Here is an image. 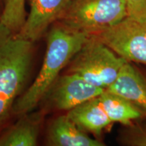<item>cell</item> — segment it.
I'll list each match as a JSON object with an SVG mask.
<instances>
[{
  "instance_id": "obj_1",
  "label": "cell",
  "mask_w": 146,
  "mask_h": 146,
  "mask_svg": "<svg viewBox=\"0 0 146 146\" xmlns=\"http://www.w3.org/2000/svg\"><path fill=\"white\" fill-rule=\"evenodd\" d=\"M88 38V35L71 31L61 25L54 27L47 35L41 70L32 85L16 100L12 112L25 115L34 109Z\"/></svg>"
},
{
  "instance_id": "obj_11",
  "label": "cell",
  "mask_w": 146,
  "mask_h": 146,
  "mask_svg": "<svg viewBox=\"0 0 146 146\" xmlns=\"http://www.w3.org/2000/svg\"><path fill=\"white\" fill-rule=\"evenodd\" d=\"M104 110L112 122L130 125L142 116V112L125 98L105 90L98 96Z\"/></svg>"
},
{
  "instance_id": "obj_10",
  "label": "cell",
  "mask_w": 146,
  "mask_h": 146,
  "mask_svg": "<svg viewBox=\"0 0 146 146\" xmlns=\"http://www.w3.org/2000/svg\"><path fill=\"white\" fill-rule=\"evenodd\" d=\"M67 115L84 131L100 135L112 123L104 110L97 97L69 110Z\"/></svg>"
},
{
  "instance_id": "obj_6",
  "label": "cell",
  "mask_w": 146,
  "mask_h": 146,
  "mask_svg": "<svg viewBox=\"0 0 146 146\" xmlns=\"http://www.w3.org/2000/svg\"><path fill=\"white\" fill-rule=\"evenodd\" d=\"M105 90L91 85L77 74L67 73L58 76L45 96H48L49 102L56 109L69 111L100 96Z\"/></svg>"
},
{
  "instance_id": "obj_4",
  "label": "cell",
  "mask_w": 146,
  "mask_h": 146,
  "mask_svg": "<svg viewBox=\"0 0 146 146\" xmlns=\"http://www.w3.org/2000/svg\"><path fill=\"white\" fill-rule=\"evenodd\" d=\"M126 62L105 44L89 36L69 62L68 73L77 74L91 85L106 89Z\"/></svg>"
},
{
  "instance_id": "obj_12",
  "label": "cell",
  "mask_w": 146,
  "mask_h": 146,
  "mask_svg": "<svg viewBox=\"0 0 146 146\" xmlns=\"http://www.w3.org/2000/svg\"><path fill=\"white\" fill-rule=\"evenodd\" d=\"M39 120L24 117L0 137V146H35L37 144Z\"/></svg>"
},
{
  "instance_id": "obj_3",
  "label": "cell",
  "mask_w": 146,
  "mask_h": 146,
  "mask_svg": "<svg viewBox=\"0 0 146 146\" xmlns=\"http://www.w3.org/2000/svg\"><path fill=\"white\" fill-rule=\"evenodd\" d=\"M127 16L125 0H72L59 21L69 31L89 36L114 26Z\"/></svg>"
},
{
  "instance_id": "obj_7",
  "label": "cell",
  "mask_w": 146,
  "mask_h": 146,
  "mask_svg": "<svg viewBox=\"0 0 146 146\" xmlns=\"http://www.w3.org/2000/svg\"><path fill=\"white\" fill-rule=\"evenodd\" d=\"M72 0H30V12L17 33L34 42L46 32L55 21H59Z\"/></svg>"
},
{
  "instance_id": "obj_2",
  "label": "cell",
  "mask_w": 146,
  "mask_h": 146,
  "mask_svg": "<svg viewBox=\"0 0 146 146\" xmlns=\"http://www.w3.org/2000/svg\"><path fill=\"white\" fill-rule=\"evenodd\" d=\"M33 42L25 39L0 18V125L21 96L30 71Z\"/></svg>"
},
{
  "instance_id": "obj_13",
  "label": "cell",
  "mask_w": 146,
  "mask_h": 146,
  "mask_svg": "<svg viewBox=\"0 0 146 146\" xmlns=\"http://www.w3.org/2000/svg\"><path fill=\"white\" fill-rule=\"evenodd\" d=\"M1 21L14 32H18L26 20L25 0H5Z\"/></svg>"
},
{
  "instance_id": "obj_9",
  "label": "cell",
  "mask_w": 146,
  "mask_h": 146,
  "mask_svg": "<svg viewBox=\"0 0 146 146\" xmlns=\"http://www.w3.org/2000/svg\"><path fill=\"white\" fill-rule=\"evenodd\" d=\"M47 143L52 146H103L102 142L91 138L68 115L55 118L47 131Z\"/></svg>"
},
{
  "instance_id": "obj_5",
  "label": "cell",
  "mask_w": 146,
  "mask_h": 146,
  "mask_svg": "<svg viewBox=\"0 0 146 146\" xmlns=\"http://www.w3.org/2000/svg\"><path fill=\"white\" fill-rule=\"evenodd\" d=\"M89 36L129 62L146 64V19L127 16L114 26Z\"/></svg>"
},
{
  "instance_id": "obj_8",
  "label": "cell",
  "mask_w": 146,
  "mask_h": 146,
  "mask_svg": "<svg viewBox=\"0 0 146 146\" xmlns=\"http://www.w3.org/2000/svg\"><path fill=\"white\" fill-rule=\"evenodd\" d=\"M106 90L125 98L146 112V81L129 62L123 66L115 81Z\"/></svg>"
},
{
  "instance_id": "obj_15",
  "label": "cell",
  "mask_w": 146,
  "mask_h": 146,
  "mask_svg": "<svg viewBox=\"0 0 146 146\" xmlns=\"http://www.w3.org/2000/svg\"><path fill=\"white\" fill-rule=\"evenodd\" d=\"M127 139L129 145L146 146V127L133 131Z\"/></svg>"
},
{
  "instance_id": "obj_14",
  "label": "cell",
  "mask_w": 146,
  "mask_h": 146,
  "mask_svg": "<svg viewBox=\"0 0 146 146\" xmlns=\"http://www.w3.org/2000/svg\"><path fill=\"white\" fill-rule=\"evenodd\" d=\"M128 16L146 19V0H125Z\"/></svg>"
}]
</instances>
